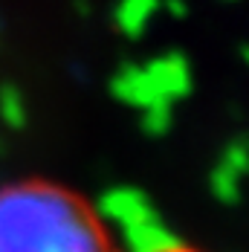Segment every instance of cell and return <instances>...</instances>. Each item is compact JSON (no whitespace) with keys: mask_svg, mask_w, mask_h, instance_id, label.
<instances>
[{"mask_svg":"<svg viewBox=\"0 0 249 252\" xmlns=\"http://www.w3.org/2000/svg\"><path fill=\"white\" fill-rule=\"evenodd\" d=\"M130 247L133 250L127 252H186L177 244H171V241H162L156 232H145V235H133L130 232Z\"/></svg>","mask_w":249,"mask_h":252,"instance_id":"7a4b0ae2","label":"cell"},{"mask_svg":"<svg viewBox=\"0 0 249 252\" xmlns=\"http://www.w3.org/2000/svg\"><path fill=\"white\" fill-rule=\"evenodd\" d=\"M0 252H110V238L73 194L24 183L0 191Z\"/></svg>","mask_w":249,"mask_h":252,"instance_id":"6da1fadb","label":"cell"}]
</instances>
